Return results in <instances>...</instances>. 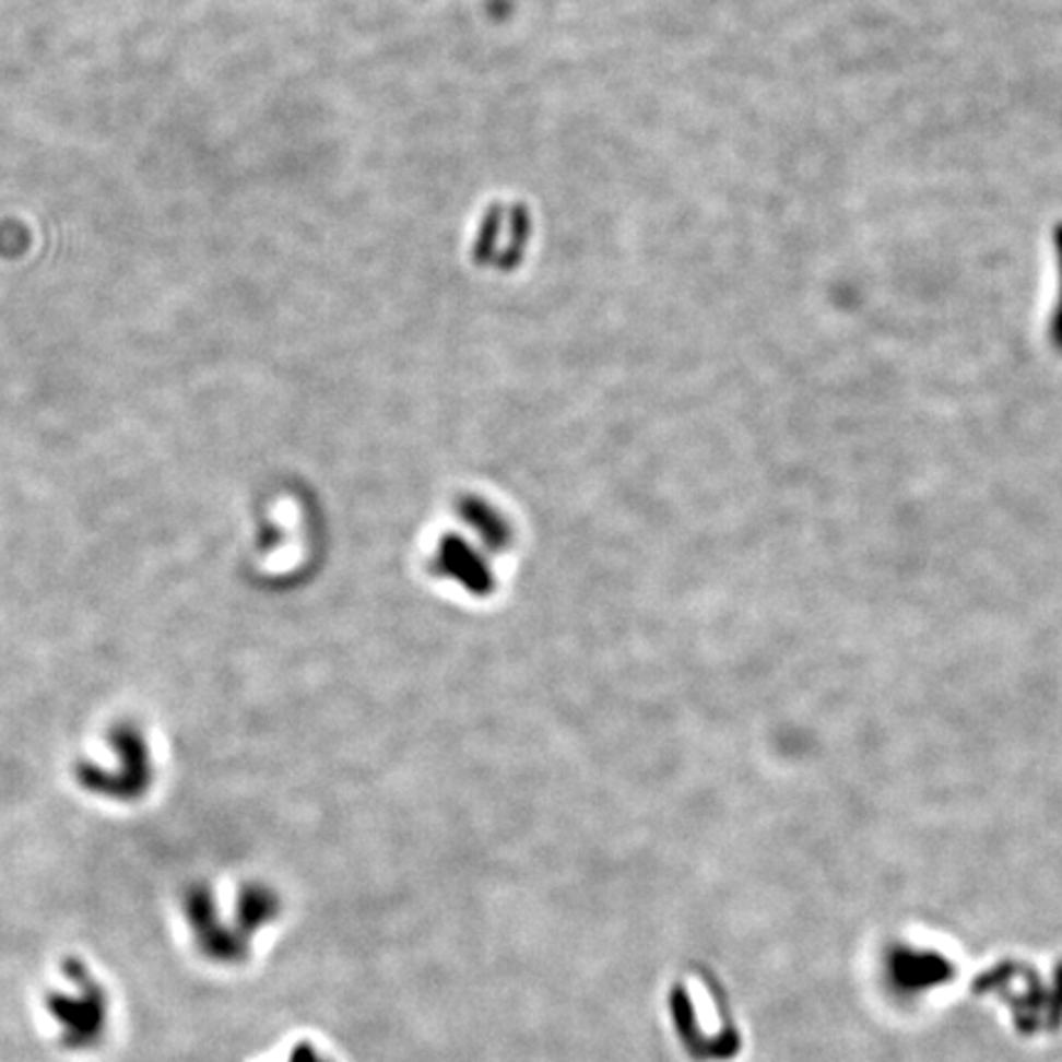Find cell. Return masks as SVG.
I'll return each instance as SVG.
<instances>
[{"label": "cell", "mask_w": 1062, "mask_h": 1062, "mask_svg": "<svg viewBox=\"0 0 1062 1062\" xmlns=\"http://www.w3.org/2000/svg\"><path fill=\"white\" fill-rule=\"evenodd\" d=\"M64 977L74 983L76 993H49L47 1008L55 1020L62 1026V1042L64 1048L86 1050L102 1040L106 1026V993L94 981L92 974L84 967V961L67 959L64 961Z\"/></svg>", "instance_id": "1"}]
</instances>
